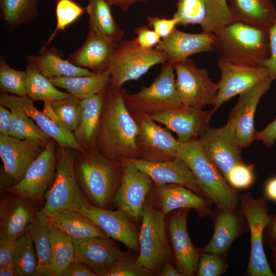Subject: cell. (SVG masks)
<instances>
[{"mask_svg": "<svg viewBox=\"0 0 276 276\" xmlns=\"http://www.w3.org/2000/svg\"><path fill=\"white\" fill-rule=\"evenodd\" d=\"M56 141L51 138L43 150L17 183L6 189L31 201L42 200L51 187L55 176L57 154Z\"/></svg>", "mask_w": 276, "mask_h": 276, "instance_id": "cell-12", "label": "cell"}, {"mask_svg": "<svg viewBox=\"0 0 276 276\" xmlns=\"http://www.w3.org/2000/svg\"><path fill=\"white\" fill-rule=\"evenodd\" d=\"M130 112L139 128L136 145L140 159L158 162L177 158L180 143L169 130L157 124L150 115Z\"/></svg>", "mask_w": 276, "mask_h": 276, "instance_id": "cell-11", "label": "cell"}, {"mask_svg": "<svg viewBox=\"0 0 276 276\" xmlns=\"http://www.w3.org/2000/svg\"><path fill=\"white\" fill-rule=\"evenodd\" d=\"M269 35L270 55L261 65L267 69L269 77L272 81H276V19L269 29Z\"/></svg>", "mask_w": 276, "mask_h": 276, "instance_id": "cell-51", "label": "cell"}, {"mask_svg": "<svg viewBox=\"0 0 276 276\" xmlns=\"http://www.w3.org/2000/svg\"><path fill=\"white\" fill-rule=\"evenodd\" d=\"M106 91L107 89L81 100V119L73 134L76 141L84 149L95 147Z\"/></svg>", "mask_w": 276, "mask_h": 276, "instance_id": "cell-28", "label": "cell"}, {"mask_svg": "<svg viewBox=\"0 0 276 276\" xmlns=\"http://www.w3.org/2000/svg\"><path fill=\"white\" fill-rule=\"evenodd\" d=\"M217 65L220 72L215 111L224 103L237 95L269 78L267 69L263 66H252L232 62L218 58Z\"/></svg>", "mask_w": 276, "mask_h": 276, "instance_id": "cell-15", "label": "cell"}, {"mask_svg": "<svg viewBox=\"0 0 276 276\" xmlns=\"http://www.w3.org/2000/svg\"><path fill=\"white\" fill-rule=\"evenodd\" d=\"M269 238L272 241H276V216L269 224Z\"/></svg>", "mask_w": 276, "mask_h": 276, "instance_id": "cell-60", "label": "cell"}, {"mask_svg": "<svg viewBox=\"0 0 276 276\" xmlns=\"http://www.w3.org/2000/svg\"><path fill=\"white\" fill-rule=\"evenodd\" d=\"M128 160L137 169L147 174L154 185H179L190 189L201 197L204 196L191 170L180 158L158 162L143 159Z\"/></svg>", "mask_w": 276, "mask_h": 276, "instance_id": "cell-22", "label": "cell"}, {"mask_svg": "<svg viewBox=\"0 0 276 276\" xmlns=\"http://www.w3.org/2000/svg\"><path fill=\"white\" fill-rule=\"evenodd\" d=\"M273 257L274 260L276 265V248H274L273 250Z\"/></svg>", "mask_w": 276, "mask_h": 276, "instance_id": "cell-61", "label": "cell"}, {"mask_svg": "<svg viewBox=\"0 0 276 276\" xmlns=\"http://www.w3.org/2000/svg\"><path fill=\"white\" fill-rule=\"evenodd\" d=\"M9 108L0 106V133L10 135L11 122V111Z\"/></svg>", "mask_w": 276, "mask_h": 276, "instance_id": "cell-55", "label": "cell"}, {"mask_svg": "<svg viewBox=\"0 0 276 276\" xmlns=\"http://www.w3.org/2000/svg\"><path fill=\"white\" fill-rule=\"evenodd\" d=\"M265 194L270 199L276 201V176L269 179L265 187Z\"/></svg>", "mask_w": 276, "mask_h": 276, "instance_id": "cell-57", "label": "cell"}, {"mask_svg": "<svg viewBox=\"0 0 276 276\" xmlns=\"http://www.w3.org/2000/svg\"><path fill=\"white\" fill-rule=\"evenodd\" d=\"M240 200L241 210L248 224L251 237L247 273L251 276H274L263 245L264 230L271 221L265 200L263 198L256 199L247 193L242 195Z\"/></svg>", "mask_w": 276, "mask_h": 276, "instance_id": "cell-10", "label": "cell"}, {"mask_svg": "<svg viewBox=\"0 0 276 276\" xmlns=\"http://www.w3.org/2000/svg\"><path fill=\"white\" fill-rule=\"evenodd\" d=\"M39 0H0L1 10L7 27L13 29L35 19Z\"/></svg>", "mask_w": 276, "mask_h": 276, "instance_id": "cell-39", "label": "cell"}, {"mask_svg": "<svg viewBox=\"0 0 276 276\" xmlns=\"http://www.w3.org/2000/svg\"><path fill=\"white\" fill-rule=\"evenodd\" d=\"M152 270L140 265L136 259L126 255L101 276H151Z\"/></svg>", "mask_w": 276, "mask_h": 276, "instance_id": "cell-46", "label": "cell"}, {"mask_svg": "<svg viewBox=\"0 0 276 276\" xmlns=\"http://www.w3.org/2000/svg\"><path fill=\"white\" fill-rule=\"evenodd\" d=\"M224 259L218 255L206 252L199 259L197 275L199 276H220L226 268Z\"/></svg>", "mask_w": 276, "mask_h": 276, "instance_id": "cell-47", "label": "cell"}, {"mask_svg": "<svg viewBox=\"0 0 276 276\" xmlns=\"http://www.w3.org/2000/svg\"><path fill=\"white\" fill-rule=\"evenodd\" d=\"M206 14L204 0H177L176 12L173 14L178 20V25L185 27L200 25L204 21Z\"/></svg>", "mask_w": 276, "mask_h": 276, "instance_id": "cell-44", "label": "cell"}, {"mask_svg": "<svg viewBox=\"0 0 276 276\" xmlns=\"http://www.w3.org/2000/svg\"><path fill=\"white\" fill-rule=\"evenodd\" d=\"M110 67L90 76L61 77L49 78L58 87L67 91L71 96L81 100L107 89L110 82Z\"/></svg>", "mask_w": 276, "mask_h": 276, "instance_id": "cell-32", "label": "cell"}, {"mask_svg": "<svg viewBox=\"0 0 276 276\" xmlns=\"http://www.w3.org/2000/svg\"><path fill=\"white\" fill-rule=\"evenodd\" d=\"M110 238L119 241L132 250L139 251L137 229L132 221L122 211L109 210L96 206L89 202L80 210Z\"/></svg>", "mask_w": 276, "mask_h": 276, "instance_id": "cell-18", "label": "cell"}, {"mask_svg": "<svg viewBox=\"0 0 276 276\" xmlns=\"http://www.w3.org/2000/svg\"><path fill=\"white\" fill-rule=\"evenodd\" d=\"M0 202V236L16 240L37 217L30 200L8 193Z\"/></svg>", "mask_w": 276, "mask_h": 276, "instance_id": "cell-25", "label": "cell"}, {"mask_svg": "<svg viewBox=\"0 0 276 276\" xmlns=\"http://www.w3.org/2000/svg\"><path fill=\"white\" fill-rule=\"evenodd\" d=\"M198 140V139H197ZM180 143L177 158L183 160L191 170L196 182L208 200L218 209L234 210L238 194L231 187L200 147L198 140Z\"/></svg>", "mask_w": 276, "mask_h": 276, "instance_id": "cell-4", "label": "cell"}, {"mask_svg": "<svg viewBox=\"0 0 276 276\" xmlns=\"http://www.w3.org/2000/svg\"><path fill=\"white\" fill-rule=\"evenodd\" d=\"M255 140L261 141L268 148L272 147L276 142V118L263 129L257 131Z\"/></svg>", "mask_w": 276, "mask_h": 276, "instance_id": "cell-53", "label": "cell"}, {"mask_svg": "<svg viewBox=\"0 0 276 276\" xmlns=\"http://www.w3.org/2000/svg\"><path fill=\"white\" fill-rule=\"evenodd\" d=\"M136 35L134 39L137 44L146 50L153 49L160 42L162 38L153 30H150L147 26L136 27L134 31Z\"/></svg>", "mask_w": 276, "mask_h": 276, "instance_id": "cell-49", "label": "cell"}, {"mask_svg": "<svg viewBox=\"0 0 276 276\" xmlns=\"http://www.w3.org/2000/svg\"><path fill=\"white\" fill-rule=\"evenodd\" d=\"M161 276H182L181 273L176 270L170 262L165 263L159 273Z\"/></svg>", "mask_w": 276, "mask_h": 276, "instance_id": "cell-58", "label": "cell"}, {"mask_svg": "<svg viewBox=\"0 0 276 276\" xmlns=\"http://www.w3.org/2000/svg\"><path fill=\"white\" fill-rule=\"evenodd\" d=\"M27 232L33 239L38 260L35 276H52V247L47 218L37 215Z\"/></svg>", "mask_w": 276, "mask_h": 276, "instance_id": "cell-35", "label": "cell"}, {"mask_svg": "<svg viewBox=\"0 0 276 276\" xmlns=\"http://www.w3.org/2000/svg\"><path fill=\"white\" fill-rule=\"evenodd\" d=\"M214 113L213 109L203 110L181 104L150 116L154 121L175 132L179 143H185L197 140L206 131Z\"/></svg>", "mask_w": 276, "mask_h": 276, "instance_id": "cell-16", "label": "cell"}, {"mask_svg": "<svg viewBox=\"0 0 276 276\" xmlns=\"http://www.w3.org/2000/svg\"><path fill=\"white\" fill-rule=\"evenodd\" d=\"M42 112L57 125L73 133L79 126L82 115L81 100L70 97L44 103Z\"/></svg>", "mask_w": 276, "mask_h": 276, "instance_id": "cell-36", "label": "cell"}, {"mask_svg": "<svg viewBox=\"0 0 276 276\" xmlns=\"http://www.w3.org/2000/svg\"><path fill=\"white\" fill-rule=\"evenodd\" d=\"M153 187L154 200L165 216L180 209H194L200 215L211 213L209 201L184 186L154 184Z\"/></svg>", "mask_w": 276, "mask_h": 276, "instance_id": "cell-27", "label": "cell"}, {"mask_svg": "<svg viewBox=\"0 0 276 276\" xmlns=\"http://www.w3.org/2000/svg\"><path fill=\"white\" fill-rule=\"evenodd\" d=\"M110 7L107 0H88L85 7L88 27L107 39L119 42L124 32L114 19Z\"/></svg>", "mask_w": 276, "mask_h": 276, "instance_id": "cell-34", "label": "cell"}, {"mask_svg": "<svg viewBox=\"0 0 276 276\" xmlns=\"http://www.w3.org/2000/svg\"><path fill=\"white\" fill-rule=\"evenodd\" d=\"M110 5L118 7L122 11H128L130 7L134 3L143 2L146 0H107Z\"/></svg>", "mask_w": 276, "mask_h": 276, "instance_id": "cell-56", "label": "cell"}, {"mask_svg": "<svg viewBox=\"0 0 276 276\" xmlns=\"http://www.w3.org/2000/svg\"><path fill=\"white\" fill-rule=\"evenodd\" d=\"M165 217L149 201H146L139 235L140 249L136 260L154 273H159L163 265L172 258L166 236Z\"/></svg>", "mask_w": 276, "mask_h": 276, "instance_id": "cell-6", "label": "cell"}, {"mask_svg": "<svg viewBox=\"0 0 276 276\" xmlns=\"http://www.w3.org/2000/svg\"><path fill=\"white\" fill-rule=\"evenodd\" d=\"M27 75L26 71L12 68L5 58L0 57V89L16 96H27Z\"/></svg>", "mask_w": 276, "mask_h": 276, "instance_id": "cell-43", "label": "cell"}, {"mask_svg": "<svg viewBox=\"0 0 276 276\" xmlns=\"http://www.w3.org/2000/svg\"><path fill=\"white\" fill-rule=\"evenodd\" d=\"M62 56V53L58 49H48L45 45L41 49L38 54L29 55L26 58L27 62L34 64L49 78L90 76L95 73L74 64L68 59H63Z\"/></svg>", "mask_w": 276, "mask_h": 276, "instance_id": "cell-29", "label": "cell"}, {"mask_svg": "<svg viewBox=\"0 0 276 276\" xmlns=\"http://www.w3.org/2000/svg\"><path fill=\"white\" fill-rule=\"evenodd\" d=\"M27 96L33 101L52 102L71 96L56 88L49 78L44 76L34 64L27 62Z\"/></svg>", "mask_w": 276, "mask_h": 276, "instance_id": "cell-37", "label": "cell"}, {"mask_svg": "<svg viewBox=\"0 0 276 276\" xmlns=\"http://www.w3.org/2000/svg\"><path fill=\"white\" fill-rule=\"evenodd\" d=\"M126 90L108 85L95 148L116 162L140 159L136 145L137 125L124 100Z\"/></svg>", "mask_w": 276, "mask_h": 276, "instance_id": "cell-1", "label": "cell"}, {"mask_svg": "<svg viewBox=\"0 0 276 276\" xmlns=\"http://www.w3.org/2000/svg\"><path fill=\"white\" fill-rule=\"evenodd\" d=\"M197 140L202 150L225 179L235 166L243 163L242 148L233 127L227 122L221 127H209Z\"/></svg>", "mask_w": 276, "mask_h": 276, "instance_id": "cell-14", "label": "cell"}, {"mask_svg": "<svg viewBox=\"0 0 276 276\" xmlns=\"http://www.w3.org/2000/svg\"><path fill=\"white\" fill-rule=\"evenodd\" d=\"M33 101L28 96H16L2 93L0 104L9 109H17L35 121L37 126L47 134L54 139L58 145L68 148L79 152L85 149L76 141L74 134L60 127L42 111H39L33 105Z\"/></svg>", "mask_w": 276, "mask_h": 276, "instance_id": "cell-21", "label": "cell"}, {"mask_svg": "<svg viewBox=\"0 0 276 276\" xmlns=\"http://www.w3.org/2000/svg\"><path fill=\"white\" fill-rule=\"evenodd\" d=\"M272 82L269 78L239 94L238 101L230 112L227 122L233 127L242 148L247 147L255 140L257 131L254 125L255 111Z\"/></svg>", "mask_w": 276, "mask_h": 276, "instance_id": "cell-17", "label": "cell"}, {"mask_svg": "<svg viewBox=\"0 0 276 276\" xmlns=\"http://www.w3.org/2000/svg\"><path fill=\"white\" fill-rule=\"evenodd\" d=\"M148 25L163 39L168 36L178 25V20L174 16L171 18H160L157 16L147 17Z\"/></svg>", "mask_w": 276, "mask_h": 276, "instance_id": "cell-50", "label": "cell"}, {"mask_svg": "<svg viewBox=\"0 0 276 276\" xmlns=\"http://www.w3.org/2000/svg\"><path fill=\"white\" fill-rule=\"evenodd\" d=\"M167 61L165 54L156 49L146 50L132 40L119 42L111 66L109 85L120 88L127 81L137 80L153 66Z\"/></svg>", "mask_w": 276, "mask_h": 276, "instance_id": "cell-8", "label": "cell"}, {"mask_svg": "<svg viewBox=\"0 0 276 276\" xmlns=\"http://www.w3.org/2000/svg\"><path fill=\"white\" fill-rule=\"evenodd\" d=\"M75 260L87 265L98 275L115 265L126 254L121 250L112 239L97 236L72 239Z\"/></svg>", "mask_w": 276, "mask_h": 276, "instance_id": "cell-19", "label": "cell"}, {"mask_svg": "<svg viewBox=\"0 0 276 276\" xmlns=\"http://www.w3.org/2000/svg\"><path fill=\"white\" fill-rule=\"evenodd\" d=\"M49 230L52 247V276H61L67 266L75 260L73 242L68 235L50 223Z\"/></svg>", "mask_w": 276, "mask_h": 276, "instance_id": "cell-38", "label": "cell"}, {"mask_svg": "<svg viewBox=\"0 0 276 276\" xmlns=\"http://www.w3.org/2000/svg\"><path fill=\"white\" fill-rule=\"evenodd\" d=\"M10 136L19 140H28L45 146L51 137L44 132L33 119L21 111L12 109Z\"/></svg>", "mask_w": 276, "mask_h": 276, "instance_id": "cell-41", "label": "cell"}, {"mask_svg": "<svg viewBox=\"0 0 276 276\" xmlns=\"http://www.w3.org/2000/svg\"><path fill=\"white\" fill-rule=\"evenodd\" d=\"M227 2L235 20L269 29L276 19L273 0H227Z\"/></svg>", "mask_w": 276, "mask_h": 276, "instance_id": "cell-30", "label": "cell"}, {"mask_svg": "<svg viewBox=\"0 0 276 276\" xmlns=\"http://www.w3.org/2000/svg\"><path fill=\"white\" fill-rule=\"evenodd\" d=\"M15 240L0 236V268L13 262Z\"/></svg>", "mask_w": 276, "mask_h": 276, "instance_id": "cell-52", "label": "cell"}, {"mask_svg": "<svg viewBox=\"0 0 276 276\" xmlns=\"http://www.w3.org/2000/svg\"><path fill=\"white\" fill-rule=\"evenodd\" d=\"M174 71V66L166 62L149 86H142L134 94L126 93L124 100L128 110L151 116L181 105Z\"/></svg>", "mask_w": 276, "mask_h": 276, "instance_id": "cell-7", "label": "cell"}, {"mask_svg": "<svg viewBox=\"0 0 276 276\" xmlns=\"http://www.w3.org/2000/svg\"><path fill=\"white\" fill-rule=\"evenodd\" d=\"M188 212L180 209L172 213L168 231L178 271L182 275L192 276L197 271L200 255L189 236Z\"/></svg>", "mask_w": 276, "mask_h": 276, "instance_id": "cell-23", "label": "cell"}, {"mask_svg": "<svg viewBox=\"0 0 276 276\" xmlns=\"http://www.w3.org/2000/svg\"><path fill=\"white\" fill-rule=\"evenodd\" d=\"M1 276H17L13 262L0 268Z\"/></svg>", "mask_w": 276, "mask_h": 276, "instance_id": "cell-59", "label": "cell"}, {"mask_svg": "<svg viewBox=\"0 0 276 276\" xmlns=\"http://www.w3.org/2000/svg\"><path fill=\"white\" fill-rule=\"evenodd\" d=\"M122 176L113 202L118 210L134 222L142 220L146 197L154 185L151 178L129 160L121 162Z\"/></svg>", "mask_w": 276, "mask_h": 276, "instance_id": "cell-13", "label": "cell"}, {"mask_svg": "<svg viewBox=\"0 0 276 276\" xmlns=\"http://www.w3.org/2000/svg\"><path fill=\"white\" fill-rule=\"evenodd\" d=\"M75 172L87 200L96 206L107 209L113 201L121 181V162L105 157L94 147L76 157Z\"/></svg>", "mask_w": 276, "mask_h": 276, "instance_id": "cell-2", "label": "cell"}, {"mask_svg": "<svg viewBox=\"0 0 276 276\" xmlns=\"http://www.w3.org/2000/svg\"><path fill=\"white\" fill-rule=\"evenodd\" d=\"M253 165L244 163L235 166L227 175L226 180L234 189H245L250 186L254 180Z\"/></svg>", "mask_w": 276, "mask_h": 276, "instance_id": "cell-48", "label": "cell"}, {"mask_svg": "<svg viewBox=\"0 0 276 276\" xmlns=\"http://www.w3.org/2000/svg\"><path fill=\"white\" fill-rule=\"evenodd\" d=\"M174 68L176 90L182 104L202 109L215 105L218 84L210 78L207 70L198 67L190 58L176 63Z\"/></svg>", "mask_w": 276, "mask_h": 276, "instance_id": "cell-9", "label": "cell"}, {"mask_svg": "<svg viewBox=\"0 0 276 276\" xmlns=\"http://www.w3.org/2000/svg\"><path fill=\"white\" fill-rule=\"evenodd\" d=\"M119 43L108 40L89 29L83 44L69 56L68 60L94 73L102 72L110 67Z\"/></svg>", "mask_w": 276, "mask_h": 276, "instance_id": "cell-26", "label": "cell"}, {"mask_svg": "<svg viewBox=\"0 0 276 276\" xmlns=\"http://www.w3.org/2000/svg\"><path fill=\"white\" fill-rule=\"evenodd\" d=\"M214 34L186 33L176 27L155 48L165 54L166 62L174 66L193 54L214 51Z\"/></svg>", "mask_w": 276, "mask_h": 276, "instance_id": "cell-24", "label": "cell"}, {"mask_svg": "<svg viewBox=\"0 0 276 276\" xmlns=\"http://www.w3.org/2000/svg\"><path fill=\"white\" fill-rule=\"evenodd\" d=\"M206 14L200 25L202 32L215 34L219 29L235 21L227 0H204Z\"/></svg>", "mask_w": 276, "mask_h": 276, "instance_id": "cell-42", "label": "cell"}, {"mask_svg": "<svg viewBox=\"0 0 276 276\" xmlns=\"http://www.w3.org/2000/svg\"><path fill=\"white\" fill-rule=\"evenodd\" d=\"M85 12L86 8L82 7L73 0H58L56 6V27L45 45L50 43L58 31H64Z\"/></svg>", "mask_w": 276, "mask_h": 276, "instance_id": "cell-45", "label": "cell"}, {"mask_svg": "<svg viewBox=\"0 0 276 276\" xmlns=\"http://www.w3.org/2000/svg\"><path fill=\"white\" fill-rule=\"evenodd\" d=\"M45 217L50 224L62 231L72 239L107 236L90 218L78 210H64Z\"/></svg>", "mask_w": 276, "mask_h": 276, "instance_id": "cell-31", "label": "cell"}, {"mask_svg": "<svg viewBox=\"0 0 276 276\" xmlns=\"http://www.w3.org/2000/svg\"><path fill=\"white\" fill-rule=\"evenodd\" d=\"M59 146L55 178L45 194V203L37 212L38 216L47 217L68 210L79 211L82 204L88 202L76 177V156L71 148Z\"/></svg>", "mask_w": 276, "mask_h": 276, "instance_id": "cell-5", "label": "cell"}, {"mask_svg": "<svg viewBox=\"0 0 276 276\" xmlns=\"http://www.w3.org/2000/svg\"><path fill=\"white\" fill-rule=\"evenodd\" d=\"M44 147L32 141L0 134V156L6 177L12 185L22 178Z\"/></svg>", "mask_w": 276, "mask_h": 276, "instance_id": "cell-20", "label": "cell"}, {"mask_svg": "<svg viewBox=\"0 0 276 276\" xmlns=\"http://www.w3.org/2000/svg\"><path fill=\"white\" fill-rule=\"evenodd\" d=\"M219 210L215 218L213 235L203 250L221 255L228 250L237 237L240 231V223L234 210Z\"/></svg>", "mask_w": 276, "mask_h": 276, "instance_id": "cell-33", "label": "cell"}, {"mask_svg": "<svg viewBox=\"0 0 276 276\" xmlns=\"http://www.w3.org/2000/svg\"><path fill=\"white\" fill-rule=\"evenodd\" d=\"M33 241L26 232L15 240L13 262L17 276H35L38 260Z\"/></svg>", "mask_w": 276, "mask_h": 276, "instance_id": "cell-40", "label": "cell"}, {"mask_svg": "<svg viewBox=\"0 0 276 276\" xmlns=\"http://www.w3.org/2000/svg\"><path fill=\"white\" fill-rule=\"evenodd\" d=\"M214 34L213 49L218 58L238 64L262 66L269 57L268 29L235 20Z\"/></svg>", "mask_w": 276, "mask_h": 276, "instance_id": "cell-3", "label": "cell"}, {"mask_svg": "<svg viewBox=\"0 0 276 276\" xmlns=\"http://www.w3.org/2000/svg\"><path fill=\"white\" fill-rule=\"evenodd\" d=\"M97 274L85 264L74 261L64 270L61 276H97Z\"/></svg>", "mask_w": 276, "mask_h": 276, "instance_id": "cell-54", "label": "cell"}]
</instances>
